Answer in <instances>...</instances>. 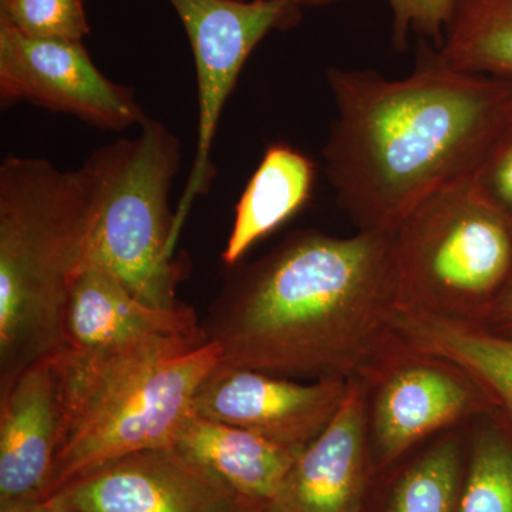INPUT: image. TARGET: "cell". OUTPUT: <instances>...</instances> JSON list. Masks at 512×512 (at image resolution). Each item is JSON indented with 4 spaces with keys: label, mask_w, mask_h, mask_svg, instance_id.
Listing matches in <instances>:
<instances>
[{
    "label": "cell",
    "mask_w": 512,
    "mask_h": 512,
    "mask_svg": "<svg viewBox=\"0 0 512 512\" xmlns=\"http://www.w3.org/2000/svg\"><path fill=\"white\" fill-rule=\"evenodd\" d=\"M0 100L72 114L94 127L124 130L148 119L133 89L111 82L79 40L23 35L0 22Z\"/></svg>",
    "instance_id": "10"
},
{
    "label": "cell",
    "mask_w": 512,
    "mask_h": 512,
    "mask_svg": "<svg viewBox=\"0 0 512 512\" xmlns=\"http://www.w3.org/2000/svg\"><path fill=\"white\" fill-rule=\"evenodd\" d=\"M394 332L407 348L457 366L512 427V333L439 318L402 306Z\"/></svg>",
    "instance_id": "15"
},
{
    "label": "cell",
    "mask_w": 512,
    "mask_h": 512,
    "mask_svg": "<svg viewBox=\"0 0 512 512\" xmlns=\"http://www.w3.org/2000/svg\"><path fill=\"white\" fill-rule=\"evenodd\" d=\"M480 326L495 332L512 333V276Z\"/></svg>",
    "instance_id": "24"
},
{
    "label": "cell",
    "mask_w": 512,
    "mask_h": 512,
    "mask_svg": "<svg viewBox=\"0 0 512 512\" xmlns=\"http://www.w3.org/2000/svg\"><path fill=\"white\" fill-rule=\"evenodd\" d=\"M0 512H59L50 507L45 500L28 498V500H15L0 504Z\"/></svg>",
    "instance_id": "25"
},
{
    "label": "cell",
    "mask_w": 512,
    "mask_h": 512,
    "mask_svg": "<svg viewBox=\"0 0 512 512\" xmlns=\"http://www.w3.org/2000/svg\"><path fill=\"white\" fill-rule=\"evenodd\" d=\"M389 3L393 12V45L402 50L407 46L410 30L430 37L439 47L458 0H389Z\"/></svg>",
    "instance_id": "22"
},
{
    "label": "cell",
    "mask_w": 512,
    "mask_h": 512,
    "mask_svg": "<svg viewBox=\"0 0 512 512\" xmlns=\"http://www.w3.org/2000/svg\"><path fill=\"white\" fill-rule=\"evenodd\" d=\"M369 464L367 386L353 379L338 413L302 451L265 512H360Z\"/></svg>",
    "instance_id": "12"
},
{
    "label": "cell",
    "mask_w": 512,
    "mask_h": 512,
    "mask_svg": "<svg viewBox=\"0 0 512 512\" xmlns=\"http://www.w3.org/2000/svg\"><path fill=\"white\" fill-rule=\"evenodd\" d=\"M473 178L485 197L512 218V117Z\"/></svg>",
    "instance_id": "23"
},
{
    "label": "cell",
    "mask_w": 512,
    "mask_h": 512,
    "mask_svg": "<svg viewBox=\"0 0 512 512\" xmlns=\"http://www.w3.org/2000/svg\"><path fill=\"white\" fill-rule=\"evenodd\" d=\"M57 355L30 366L0 392V504L45 500L60 446Z\"/></svg>",
    "instance_id": "13"
},
{
    "label": "cell",
    "mask_w": 512,
    "mask_h": 512,
    "mask_svg": "<svg viewBox=\"0 0 512 512\" xmlns=\"http://www.w3.org/2000/svg\"><path fill=\"white\" fill-rule=\"evenodd\" d=\"M59 512H265L180 448L140 451L74 478L45 498Z\"/></svg>",
    "instance_id": "9"
},
{
    "label": "cell",
    "mask_w": 512,
    "mask_h": 512,
    "mask_svg": "<svg viewBox=\"0 0 512 512\" xmlns=\"http://www.w3.org/2000/svg\"><path fill=\"white\" fill-rule=\"evenodd\" d=\"M315 173V163L295 148L276 144L265 151L235 208L234 225L222 252L225 265L239 264L256 242L305 207Z\"/></svg>",
    "instance_id": "17"
},
{
    "label": "cell",
    "mask_w": 512,
    "mask_h": 512,
    "mask_svg": "<svg viewBox=\"0 0 512 512\" xmlns=\"http://www.w3.org/2000/svg\"><path fill=\"white\" fill-rule=\"evenodd\" d=\"M328 84L325 173L357 231L394 235L421 201L474 177L512 117V80L458 72L424 42L409 76L332 67Z\"/></svg>",
    "instance_id": "2"
},
{
    "label": "cell",
    "mask_w": 512,
    "mask_h": 512,
    "mask_svg": "<svg viewBox=\"0 0 512 512\" xmlns=\"http://www.w3.org/2000/svg\"><path fill=\"white\" fill-rule=\"evenodd\" d=\"M350 382L323 379L302 383L221 362L198 390L192 413L303 451L338 413Z\"/></svg>",
    "instance_id": "11"
},
{
    "label": "cell",
    "mask_w": 512,
    "mask_h": 512,
    "mask_svg": "<svg viewBox=\"0 0 512 512\" xmlns=\"http://www.w3.org/2000/svg\"><path fill=\"white\" fill-rule=\"evenodd\" d=\"M362 380L370 464L377 467L389 466L431 436L494 412L463 370L402 342Z\"/></svg>",
    "instance_id": "8"
},
{
    "label": "cell",
    "mask_w": 512,
    "mask_h": 512,
    "mask_svg": "<svg viewBox=\"0 0 512 512\" xmlns=\"http://www.w3.org/2000/svg\"><path fill=\"white\" fill-rule=\"evenodd\" d=\"M57 362L62 431L46 497L111 461L175 446L222 357L208 340L153 335L90 355L59 353Z\"/></svg>",
    "instance_id": "4"
},
{
    "label": "cell",
    "mask_w": 512,
    "mask_h": 512,
    "mask_svg": "<svg viewBox=\"0 0 512 512\" xmlns=\"http://www.w3.org/2000/svg\"><path fill=\"white\" fill-rule=\"evenodd\" d=\"M231 268L201 323L224 365L288 379H365L399 345L393 235L295 231Z\"/></svg>",
    "instance_id": "1"
},
{
    "label": "cell",
    "mask_w": 512,
    "mask_h": 512,
    "mask_svg": "<svg viewBox=\"0 0 512 512\" xmlns=\"http://www.w3.org/2000/svg\"><path fill=\"white\" fill-rule=\"evenodd\" d=\"M153 335L208 340L190 306L147 305L104 266L87 261L64 308L60 353L90 355Z\"/></svg>",
    "instance_id": "14"
},
{
    "label": "cell",
    "mask_w": 512,
    "mask_h": 512,
    "mask_svg": "<svg viewBox=\"0 0 512 512\" xmlns=\"http://www.w3.org/2000/svg\"><path fill=\"white\" fill-rule=\"evenodd\" d=\"M0 22L42 39L83 42L90 33L84 0H0Z\"/></svg>",
    "instance_id": "21"
},
{
    "label": "cell",
    "mask_w": 512,
    "mask_h": 512,
    "mask_svg": "<svg viewBox=\"0 0 512 512\" xmlns=\"http://www.w3.org/2000/svg\"><path fill=\"white\" fill-rule=\"evenodd\" d=\"M136 137L94 151L86 164L99 187L89 261L110 271L154 308H175L187 262L175 259L170 194L181 164V143L161 121L147 119Z\"/></svg>",
    "instance_id": "6"
},
{
    "label": "cell",
    "mask_w": 512,
    "mask_h": 512,
    "mask_svg": "<svg viewBox=\"0 0 512 512\" xmlns=\"http://www.w3.org/2000/svg\"><path fill=\"white\" fill-rule=\"evenodd\" d=\"M444 431L404 471L387 512H456L461 491L463 441Z\"/></svg>",
    "instance_id": "20"
},
{
    "label": "cell",
    "mask_w": 512,
    "mask_h": 512,
    "mask_svg": "<svg viewBox=\"0 0 512 512\" xmlns=\"http://www.w3.org/2000/svg\"><path fill=\"white\" fill-rule=\"evenodd\" d=\"M99 210L92 168L45 158L0 165V392L62 349L70 289L89 261Z\"/></svg>",
    "instance_id": "3"
},
{
    "label": "cell",
    "mask_w": 512,
    "mask_h": 512,
    "mask_svg": "<svg viewBox=\"0 0 512 512\" xmlns=\"http://www.w3.org/2000/svg\"><path fill=\"white\" fill-rule=\"evenodd\" d=\"M299 9L309 8V6H323L329 3L340 2V0H292Z\"/></svg>",
    "instance_id": "26"
},
{
    "label": "cell",
    "mask_w": 512,
    "mask_h": 512,
    "mask_svg": "<svg viewBox=\"0 0 512 512\" xmlns=\"http://www.w3.org/2000/svg\"><path fill=\"white\" fill-rule=\"evenodd\" d=\"M402 306L483 325L512 276V218L473 177L431 194L393 235Z\"/></svg>",
    "instance_id": "5"
},
{
    "label": "cell",
    "mask_w": 512,
    "mask_h": 512,
    "mask_svg": "<svg viewBox=\"0 0 512 512\" xmlns=\"http://www.w3.org/2000/svg\"><path fill=\"white\" fill-rule=\"evenodd\" d=\"M437 49L458 72L512 80V0H458Z\"/></svg>",
    "instance_id": "18"
},
{
    "label": "cell",
    "mask_w": 512,
    "mask_h": 512,
    "mask_svg": "<svg viewBox=\"0 0 512 512\" xmlns=\"http://www.w3.org/2000/svg\"><path fill=\"white\" fill-rule=\"evenodd\" d=\"M180 16L197 72L198 134L194 163L175 212L178 239L192 204L214 183L212 148L222 111L239 73L261 40L274 29L292 28L301 9L292 0H170Z\"/></svg>",
    "instance_id": "7"
},
{
    "label": "cell",
    "mask_w": 512,
    "mask_h": 512,
    "mask_svg": "<svg viewBox=\"0 0 512 512\" xmlns=\"http://www.w3.org/2000/svg\"><path fill=\"white\" fill-rule=\"evenodd\" d=\"M470 424L466 481L456 512H512V427L495 412Z\"/></svg>",
    "instance_id": "19"
},
{
    "label": "cell",
    "mask_w": 512,
    "mask_h": 512,
    "mask_svg": "<svg viewBox=\"0 0 512 512\" xmlns=\"http://www.w3.org/2000/svg\"><path fill=\"white\" fill-rule=\"evenodd\" d=\"M175 447L210 468L238 493L265 505L278 495L302 453L194 413L185 421Z\"/></svg>",
    "instance_id": "16"
}]
</instances>
